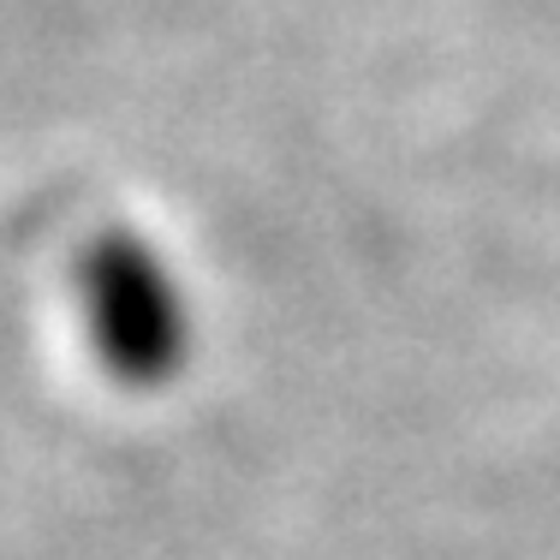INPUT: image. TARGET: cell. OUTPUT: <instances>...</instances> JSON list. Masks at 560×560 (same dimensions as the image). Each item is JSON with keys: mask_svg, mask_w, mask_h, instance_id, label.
Wrapping results in <instances>:
<instances>
[{"mask_svg": "<svg viewBox=\"0 0 560 560\" xmlns=\"http://www.w3.org/2000/svg\"><path fill=\"white\" fill-rule=\"evenodd\" d=\"M78 316L90 352L119 388H167L197 352L191 287L167 250L131 226L90 238V250L78 257Z\"/></svg>", "mask_w": 560, "mask_h": 560, "instance_id": "obj_1", "label": "cell"}]
</instances>
